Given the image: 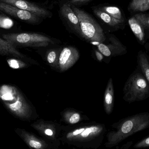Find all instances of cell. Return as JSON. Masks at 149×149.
Segmentation results:
<instances>
[{"mask_svg": "<svg viewBox=\"0 0 149 149\" xmlns=\"http://www.w3.org/2000/svg\"><path fill=\"white\" fill-rule=\"evenodd\" d=\"M13 24L14 22L11 19L7 17L0 15V28L9 29Z\"/></svg>", "mask_w": 149, "mask_h": 149, "instance_id": "cell-25", "label": "cell"}, {"mask_svg": "<svg viewBox=\"0 0 149 149\" xmlns=\"http://www.w3.org/2000/svg\"><path fill=\"white\" fill-rule=\"evenodd\" d=\"M114 105V89L112 78H110L108 81L105 90L104 97V108L106 113H112Z\"/></svg>", "mask_w": 149, "mask_h": 149, "instance_id": "cell-17", "label": "cell"}, {"mask_svg": "<svg viewBox=\"0 0 149 149\" xmlns=\"http://www.w3.org/2000/svg\"><path fill=\"white\" fill-rule=\"evenodd\" d=\"M0 10L17 19L32 24H39L44 20L41 17L29 11L21 9L1 1H0Z\"/></svg>", "mask_w": 149, "mask_h": 149, "instance_id": "cell-10", "label": "cell"}, {"mask_svg": "<svg viewBox=\"0 0 149 149\" xmlns=\"http://www.w3.org/2000/svg\"><path fill=\"white\" fill-rule=\"evenodd\" d=\"M144 47H145V49H146L148 52L149 53V42H147L146 43V44L144 45Z\"/></svg>", "mask_w": 149, "mask_h": 149, "instance_id": "cell-30", "label": "cell"}, {"mask_svg": "<svg viewBox=\"0 0 149 149\" xmlns=\"http://www.w3.org/2000/svg\"><path fill=\"white\" fill-rule=\"evenodd\" d=\"M3 38L15 46L46 47L51 45L57 44L61 42L58 39L47 35L32 32L9 33L3 35Z\"/></svg>", "mask_w": 149, "mask_h": 149, "instance_id": "cell-6", "label": "cell"}, {"mask_svg": "<svg viewBox=\"0 0 149 149\" xmlns=\"http://www.w3.org/2000/svg\"><path fill=\"white\" fill-rule=\"evenodd\" d=\"M0 1L21 9L29 11L43 19L51 18L52 16V13L44 7L26 0H0Z\"/></svg>", "mask_w": 149, "mask_h": 149, "instance_id": "cell-12", "label": "cell"}, {"mask_svg": "<svg viewBox=\"0 0 149 149\" xmlns=\"http://www.w3.org/2000/svg\"><path fill=\"white\" fill-rule=\"evenodd\" d=\"M128 23L138 43L142 45H144L148 38L144 27L134 16L129 19Z\"/></svg>", "mask_w": 149, "mask_h": 149, "instance_id": "cell-15", "label": "cell"}, {"mask_svg": "<svg viewBox=\"0 0 149 149\" xmlns=\"http://www.w3.org/2000/svg\"><path fill=\"white\" fill-rule=\"evenodd\" d=\"M94 52L97 60L100 62L102 61L104 58V56L98 50H95Z\"/></svg>", "mask_w": 149, "mask_h": 149, "instance_id": "cell-28", "label": "cell"}, {"mask_svg": "<svg viewBox=\"0 0 149 149\" xmlns=\"http://www.w3.org/2000/svg\"><path fill=\"white\" fill-rule=\"evenodd\" d=\"M31 126L38 132L42 137L59 148L61 143L60 140L62 130L61 124L41 119L31 124Z\"/></svg>", "mask_w": 149, "mask_h": 149, "instance_id": "cell-7", "label": "cell"}, {"mask_svg": "<svg viewBox=\"0 0 149 149\" xmlns=\"http://www.w3.org/2000/svg\"><path fill=\"white\" fill-rule=\"evenodd\" d=\"M15 133L30 149H58V147L23 129L16 128Z\"/></svg>", "mask_w": 149, "mask_h": 149, "instance_id": "cell-11", "label": "cell"}, {"mask_svg": "<svg viewBox=\"0 0 149 149\" xmlns=\"http://www.w3.org/2000/svg\"><path fill=\"white\" fill-rule=\"evenodd\" d=\"M137 63L149 84V57L145 52L140 50L138 52Z\"/></svg>", "mask_w": 149, "mask_h": 149, "instance_id": "cell-19", "label": "cell"}, {"mask_svg": "<svg viewBox=\"0 0 149 149\" xmlns=\"http://www.w3.org/2000/svg\"><path fill=\"white\" fill-rule=\"evenodd\" d=\"M0 100L12 114L22 120L30 121L37 116L23 95L15 87L1 86Z\"/></svg>", "mask_w": 149, "mask_h": 149, "instance_id": "cell-3", "label": "cell"}, {"mask_svg": "<svg viewBox=\"0 0 149 149\" xmlns=\"http://www.w3.org/2000/svg\"><path fill=\"white\" fill-rule=\"evenodd\" d=\"M92 1L93 0H68L67 3H69L70 5L77 7L81 5H86Z\"/></svg>", "mask_w": 149, "mask_h": 149, "instance_id": "cell-27", "label": "cell"}, {"mask_svg": "<svg viewBox=\"0 0 149 149\" xmlns=\"http://www.w3.org/2000/svg\"><path fill=\"white\" fill-rule=\"evenodd\" d=\"M97 8L110 15L112 17L124 22V17L123 14L118 7L111 5H100Z\"/></svg>", "mask_w": 149, "mask_h": 149, "instance_id": "cell-20", "label": "cell"}, {"mask_svg": "<svg viewBox=\"0 0 149 149\" xmlns=\"http://www.w3.org/2000/svg\"><path fill=\"white\" fill-rule=\"evenodd\" d=\"M61 120L67 125H74L81 122L88 120L89 118L81 112L73 108H66L61 113Z\"/></svg>", "mask_w": 149, "mask_h": 149, "instance_id": "cell-14", "label": "cell"}, {"mask_svg": "<svg viewBox=\"0 0 149 149\" xmlns=\"http://www.w3.org/2000/svg\"><path fill=\"white\" fill-rule=\"evenodd\" d=\"M107 131L104 124L93 122L74 125H62L60 140L63 144L81 148L98 149Z\"/></svg>", "mask_w": 149, "mask_h": 149, "instance_id": "cell-1", "label": "cell"}, {"mask_svg": "<svg viewBox=\"0 0 149 149\" xmlns=\"http://www.w3.org/2000/svg\"><path fill=\"white\" fill-rule=\"evenodd\" d=\"M105 42L97 45L98 50L106 57L112 58L127 54V47L113 34L107 33Z\"/></svg>", "mask_w": 149, "mask_h": 149, "instance_id": "cell-8", "label": "cell"}, {"mask_svg": "<svg viewBox=\"0 0 149 149\" xmlns=\"http://www.w3.org/2000/svg\"><path fill=\"white\" fill-rule=\"evenodd\" d=\"M8 64L10 68L14 69H22L28 67L27 64L21 60L16 59H9L7 60Z\"/></svg>", "mask_w": 149, "mask_h": 149, "instance_id": "cell-24", "label": "cell"}, {"mask_svg": "<svg viewBox=\"0 0 149 149\" xmlns=\"http://www.w3.org/2000/svg\"><path fill=\"white\" fill-rule=\"evenodd\" d=\"M133 143V142H128L127 144H125L122 146L121 148L122 149H127L128 148L130 147L131 146V144Z\"/></svg>", "mask_w": 149, "mask_h": 149, "instance_id": "cell-29", "label": "cell"}, {"mask_svg": "<svg viewBox=\"0 0 149 149\" xmlns=\"http://www.w3.org/2000/svg\"><path fill=\"white\" fill-rule=\"evenodd\" d=\"M128 9L134 12L148 10L149 9V0H131Z\"/></svg>", "mask_w": 149, "mask_h": 149, "instance_id": "cell-22", "label": "cell"}, {"mask_svg": "<svg viewBox=\"0 0 149 149\" xmlns=\"http://www.w3.org/2000/svg\"><path fill=\"white\" fill-rule=\"evenodd\" d=\"M115 130L107 134L105 146L111 148L136 133L149 128V112H143L123 118L114 123Z\"/></svg>", "mask_w": 149, "mask_h": 149, "instance_id": "cell-2", "label": "cell"}, {"mask_svg": "<svg viewBox=\"0 0 149 149\" xmlns=\"http://www.w3.org/2000/svg\"><path fill=\"white\" fill-rule=\"evenodd\" d=\"M79 57V52L74 46L63 47L59 56L58 70L61 72L68 70L75 64Z\"/></svg>", "mask_w": 149, "mask_h": 149, "instance_id": "cell-13", "label": "cell"}, {"mask_svg": "<svg viewBox=\"0 0 149 149\" xmlns=\"http://www.w3.org/2000/svg\"><path fill=\"white\" fill-rule=\"evenodd\" d=\"M62 47L49 50L46 54V61L52 67L58 69V59Z\"/></svg>", "mask_w": 149, "mask_h": 149, "instance_id": "cell-21", "label": "cell"}, {"mask_svg": "<svg viewBox=\"0 0 149 149\" xmlns=\"http://www.w3.org/2000/svg\"><path fill=\"white\" fill-rule=\"evenodd\" d=\"M134 17L141 23L145 30H148L149 32V15L138 14L135 15Z\"/></svg>", "mask_w": 149, "mask_h": 149, "instance_id": "cell-23", "label": "cell"}, {"mask_svg": "<svg viewBox=\"0 0 149 149\" xmlns=\"http://www.w3.org/2000/svg\"><path fill=\"white\" fill-rule=\"evenodd\" d=\"M59 15L64 24L71 32L82 38L79 19L69 3H63L60 6Z\"/></svg>", "mask_w": 149, "mask_h": 149, "instance_id": "cell-9", "label": "cell"}, {"mask_svg": "<svg viewBox=\"0 0 149 149\" xmlns=\"http://www.w3.org/2000/svg\"><path fill=\"white\" fill-rule=\"evenodd\" d=\"M0 54L24 58V56L16 49L15 46L4 39L0 38Z\"/></svg>", "mask_w": 149, "mask_h": 149, "instance_id": "cell-18", "label": "cell"}, {"mask_svg": "<svg viewBox=\"0 0 149 149\" xmlns=\"http://www.w3.org/2000/svg\"><path fill=\"white\" fill-rule=\"evenodd\" d=\"M92 9L94 14L96 17L108 26L115 30L122 28L123 22L112 17L110 15L98 8L97 6L93 7Z\"/></svg>", "mask_w": 149, "mask_h": 149, "instance_id": "cell-16", "label": "cell"}, {"mask_svg": "<svg viewBox=\"0 0 149 149\" xmlns=\"http://www.w3.org/2000/svg\"><path fill=\"white\" fill-rule=\"evenodd\" d=\"M64 2V3H66L68 2V0H62Z\"/></svg>", "mask_w": 149, "mask_h": 149, "instance_id": "cell-31", "label": "cell"}, {"mask_svg": "<svg viewBox=\"0 0 149 149\" xmlns=\"http://www.w3.org/2000/svg\"><path fill=\"white\" fill-rule=\"evenodd\" d=\"M123 100L129 103L149 98V84L138 65L128 78L123 87Z\"/></svg>", "mask_w": 149, "mask_h": 149, "instance_id": "cell-4", "label": "cell"}, {"mask_svg": "<svg viewBox=\"0 0 149 149\" xmlns=\"http://www.w3.org/2000/svg\"><path fill=\"white\" fill-rule=\"evenodd\" d=\"M70 5L79 19L82 38L95 46L105 42L107 38L106 34L95 19L83 10Z\"/></svg>", "mask_w": 149, "mask_h": 149, "instance_id": "cell-5", "label": "cell"}, {"mask_svg": "<svg viewBox=\"0 0 149 149\" xmlns=\"http://www.w3.org/2000/svg\"><path fill=\"white\" fill-rule=\"evenodd\" d=\"M149 148V136L143 138L134 146V148L136 149L145 148Z\"/></svg>", "mask_w": 149, "mask_h": 149, "instance_id": "cell-26", "label": "cell"}]
</instances>
